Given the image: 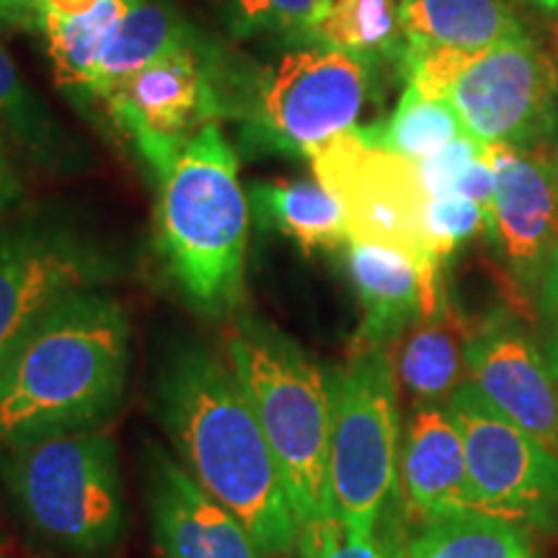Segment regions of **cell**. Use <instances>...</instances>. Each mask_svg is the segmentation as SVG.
<instances>
[{"mask_svg": "<svg viewBox=\"0 0 558 558\" xmlns=\"http://www.w3.org/2000/svg\"><path fill=\"white\" fill-rule=\"evenodd\" d=\"M347 271L362 305L354 349H390L424 318L422 279L399 251L349 241Z\"/></svg>", "mask_w": 558, "mask_h": 558, "instance_id": "obj_17", "label": "cell"}, {"mask_svg": "<svg viewBox=\"0 0 558 558\" xmlns=\"http://www.w3.org/2000/svg\"><path fill=\"white\" fill-rule=\"evenodd\" d=\"M409 558H535L525 525L481 512L456 509L422 522L407 543Z\"/></svg>", "mask_w": 558, "mask_h": 558, "instance_id": "obj_22", "label": "cell"}, {"mask_svg": "<svg viewBox=\"0 0 558 558\" xmlns=\"http://www.w3.org/2000/svg\"><path fill=\"white\" fill-rule=\"evenodd\" d=\"M39 21L34 0H0V29H39Z\"/></svg>", "mask_w": 558, "mask_h": 558, "instance_id": "obj_34", "label": "cell"}, {"mask_svg": "<svg viewBox=\"0 0 558 558\" xmlns=\"http://www.w3.org/2000/svg\"><path fill=\"white\" fill-rule=\"evenodd\" d=\"M331 0H226V24L233 37H288L308 45L313 26Z\"/></svg>", "mask_w": 558, "mask_h": 558, "instance_id": "obj_26", "label": "cell"}, {"mask_svg": "<svg viewBox=\"0 0 558 558\" xmlns=\"http://www.w3.org/2000/svg\"><path fill=\"white\" fill-rule=\"evenodd\" d=\"M99 0H41L39 3V13H54V16H81L94 9Z\"/></svg>", "mask_w": 558, "mask_h": 558, "instance_id": "obj_35", "label": "cell"}, {"mask_svg": "<svg viewBox=\"0 0 558 558\" xmlns=\"http://www.w3.org/2000/svg\"><path fill=\"white\" fill-rule=\"evenodd\" d=\"M222 120L241 122L264 150L311 156L357 128L373 96V60L320 45H298L269 65L215 54Z\"/></svg>", "mask_w": 558, "mask_h": 558, "instance_id": "obj_5", "label": "cell"}, {"mask_svg": "<svg viewBox=\"0 0 558 558\" xmlns=\"http://www.w3.org/2000/svg\"><path fill=\"white\" fill-rule=\"evenodd\" d=\"M476 52L456 50V47L407 45L401 52L403 81L427 99H448L452 86Z\"/></svg>", "mask_w": 558, "mask_h": 558, "instance_id": "obj_28", "label": "cell"}, {"mask_svg": "<svg viewBox=\"0 0 558 558\" xmlns=\"http://www.w3.org/2000/svg\"><path fill=\"white\" fill-rule=\"evenodd\" d=\"M478 233H488V215L476 202L460 197V194L429 197L427 235L439 262H448L452 251L463 246L465 241L476 239Z\"/></svg>", "mask_w": 558, "mask_h": 558, "instance_id": "obj_29", "label": "cell"}, {"mask_svg": "<svg viewBox=\"0 0 558 558\" xmlns=\"http://www.w3.org/2000/svg\"><path fill=\"white\" fill-rule=\"evenodd\" d=\"M0 558H5V556H3V546H0Z\"/></svg>", "mask_w": 558, "mask_h": 558, "instance_id": "obj_39", "label": "cell"}, {"mask_svg": "<svg viewBox=\"0 0 558 558\" xmlns=\"http://www.w3.org/2000/svg\"><path fill=\"white\" fill-rule=\"evenodd\" d=\"M308 158L316 179L339 202L349 241L393 248L414 262L424 316H432L448 292L442 284L445 264L429 246V194L418 166L369 143L362 128L341 132Z\"/></svg>", "mask_w": 558, "mask_h": 558, "instance_id": "obj_8", "label": "cell"}, {"mask_svg": "<svg viewBox=\"0 0 558 558\" xmlns=\"http://www.w3.org/2000/svg\"><path fill=\"white\" fill-rule=\"evenodd\" d=\"M13 194H16V181H13L9 160H5L3 148H0V209L9 205Z\"/></svg>", "mask_w": 558, "mask_h": 558, "instance_id": "obj_36", "label": "cell"}, {"mask_svg": "<svg viewBox=\"0 0 558 558\" xmlns=\"http://www.w3.org/2000/svg\"><path fill=\"white\" fill-rule=\"evenodd\" d=\"M399 21L407 45L465 52L488 50L525 34L509 0H399Z\"/></svg>", "mask_w": 558, "mask_h": 558, "instance_id": "obj_19", "label": "cell"}, {"mask_svg": "<svg viewBox=\"0 0 558 558\" xmlns=\"http://www.w3.org/2000/svg\"><path fill=\"white\" fill-rule=\"evenodd\" d=\"M47 130L41 111L32 90L21 78L16 62L0 47V140H21L24 145H34Z\"/></svg>", "mask_w": 558, "mask_h": 558, "instance_id": "obj_30", "label": "cell"}, {"mask_svg": "<svg viewBox=\"0 0 558 558\" xmlns=\"http://www.w3.org/2000/svg\"><path fill=\"white\" fill-rule=\"evenodd\" d=\"M484 158L497 173L488 235L507 267L514 316L538 320L543 275L558 251V173L543 150L484 145Z\"/></svg>", "mask_w": 558, "mask_h": 558, "instance_id": "obj_12", "label": "cell"}, {"mask_svg": "<svg viewBox=\"0 0 558 558\" xmlns=\"http://www.w3.org/2000/svg\"><path fill=\"white\" fill-rule=\"evenodd\" d=\"M153 535L163 558H264L251 530L163 448L145 458Z\"/></svg>", "mask_w": 558, "mask_h": 558, "instance_id": "obj_15", "label": "cell"}, {"mask_svg": "<svg viewBox=\"0 0 558 558\" xmlns=\"http://www.w3.org/2000/svg\"><path fill=\"white\" fill-rule=\"evenodd\" d=\"M399 478L409 514L416 520L473 509L463 435L445 403L414 409L403 437Z\"/></svg>", "mask_w": 558, "mask_h": 558, "instance_id": "obj_16", "label": "cell"}, {"mask_svg": "<svg viewBox=\"0 0 558 558\" xmlns=\"http://www.w3.org/2000/svg\"><path fill=\"white\" fill-rule=\"evenodd\" d=\"M556 143H558V130H556ZM554 166H556V173H558V145H556V153H554Z\"/></svg>", "mask_w": 558, "mask_h": 558, "instance_id": "obj_38", "label": "cell"}, {"mask_svg": "<svg viewBox=\"0 0 558 558\" xmlns=\"http://www.w3.org/2000/svg\"><path fill=\"white\" fill-rule=\"evenodd\" d=\"M158 414L181 465L251 530L267 556H288L300 525L259 418L226 360L179 347L160 369Z\"/></svg>", "mask_w": 558, "mask_h": 558, "instance_id": "obj_1", "label": "cell"}, {"mask_svg": "<svg viewBox=\"0 0 558 558\" xmlns=\"http://www.w3.org/2000/svg\"><path fill=\"white\" fill-rule=\"evenodd\" d=\"M362 132L369 143L414 160V163L435 156L437 150L456 143L458 137L469 135L463 120L448 99H427L409 86L386 124Z\"/></svg>", "mask_w": 558, "mask_h": 558, "instance_id": "obj_25", "label": "cell"}, {"mask_svg": "<svg viewBox=\"0 0 558 558\" xmlns=\"http://www.w3.org/2000/svg\"><path fill=\"white\" fill-rule=\"evenodd\" d=\"M448 101L478 143L543 150L558 130V68L520 34L473 54Z\"/></svg>", "mask_w": 558, "mask_h": 558, "instance_id": "obj_10", "label": "cell"}, {"mask_svg": "<svg viewBox=\"0 0 558 558\" xmlns=\"http://www.w3.org/2000/svg\"><path fill=\"white\" fill-rule=\"evenodd\" d=\"M226 362L275 452L300 530L333 518L326 369L295 339L256 316H235L228 326Z\"/></svg>", "mask_w": 558, "mask_h": 558, "instance_id": "obj_4", "label": "cell"}, {"mask_svg": "<svg viewBox=\"0 0 558 558\" xmlns=\"http://www.w3.org/2000/svg\"><path fill=\"white\" fill-rule=\"evenodd\" d=\"M215 54L218 47L202 39L143 68L104 99L156 177L169 169L194 132L222 120Z\"/></svg>", "mask_w": 558, "mask_h": 558, "instance_id": "obj_11", "label": "cell"}, {"mask_svg": "<svg viewBox=\"0 0 558 558\" xmlns=\"http://www.w3.org/2000/svg\"><path fill=\"white\" fill-rule=\"evenodd\" d=\"M140 0H99L81 16L41 13L39 29L47 39L54 78L70 90H94L96 75L109 41Z\"/></svg>", "mask_w": 558, "mask_h": 558, "instance_id": "obj_23", "label": "cell"}, {"mask_svg": "<svg viewBox=\"0 0 558 558\" xmlns=\"http://www.w3.org/2000/svg\"><path fill=\"white\" fill-rule=\"evenodd\" d=\"M130 320L104 292L60 300L0 367V448L54 432L101 429L120 409Z\"/></svg>", "mask_w": 558, "mask_h": 558, "instance_id": "obj_2", "label": "cell"}, {"mask_svg": "<svg viewBox=\"0 0 558 558\" xmlns=\"http://www.w3.org/2000/svg\"><path fill=\"white\" fill-rule=\"evenodd\" d=\"M158 184V248L173 282L199 313L228 316L246 284L251 202L220 124L194 132Z\"/></svg>", "mask_w": 558, "mask_h": 558, "instance_id": "obj_3", "label": "cell"}, {"mask_svg": "<svg viewBox=\"0 0 558 558\" xmlns=\"http://www.w3.org/2000/svg\"><path fill=\"white\" fill-rule=\"evenodd\" d=\"M199 34L181 19V13L166 0H140L130 9L128 16L117 29L114 39L104 52L99 75H96L90 96L107 99V96L124 81L153 65L160 58L186 50L197 45Z\"/></svg>", "mask_w": 558, "mask_h": 558, "instance_id": "obj_20", "label": "cell"}, {"mask_svg": "<svg viewBox=\"0 0 558 558\" xmlns=\"http://www.w3.org/2000/svg\"><path fill=\"white\" fill-rule=\"evenodd\" d=\"M481 153H484V143H478V140L471 135H463L458 137L456 143L437 150L435 156L418 160V173H422V181L424 186H427L429 197L452 194L460 173L469 169L473 160L481 158Z\"/></svg>", "mask_w": 558, "mask_h": 558, "instance_id": "obj_31", "label": "cell"}, {"mask_svg": "<svg viewBox=\"0 0 558 558\" xmlns=\"http://www.w3.org/2000/svg\"><path fill=\"white\" fill-rule=\"evenodd\" d=\"M535 3H541V5H543V9L558 11V0H535Z\"/></svg>", "mask_w": 558, "mask_h": 558, "instance_id": "obj_37", "label": "cell"}, {"mask_svg": "<svg viewBox=\"0 0 558 558\" xmlns=\"http://www.w3.org/2000/svg\"><path fill=\"white\" fill-rule=\"evenodd\" d=\"M96 251L58 230H21L0 239V367L60 300L107 275Z\"/></svg>", "mask_w": 558, "mask_h": 558, "instance_id": "obj_14", "label": "cell"}, {"mask_svg": "<svg viewBox=\"0 0 558 558\" xmlns=\"http://www.w3.org/2000/svg\"><path fill=\"white\" fill-rule=\"evenodd\" d=\"M494 186H497V173H494L492 163H488V160L484 158V153H481V158L473 160L469 169L460 173L452 194H460V197L476 202L481 209H486L488 222H492Z\"/></svg>", "mask_w": 558, "mask_h": 558, "instance_id": "obj_33", "label": "cell"}, {"mask_svg": "<svg viewBox=\"0 0 558 558\" xmlns=\"http://www.w3.org/2000/svg\"><path fill=\"white\" fill-rule=\"evenodd\" d=\"M248 202L264 222L303 251H331L349 243L339 202L318 179L259 181L251 186Z\"/></svg>", "mask_w": 558, "mask_h": 558, "instance_id": "obj_21", "label": "cell"}, {"mask_svg": "<svg viewBox=\"0 0 558 558\" xmlns=\"http://www.w3.org/2000/svg\"><path fill=\"white\" fill-rule=\"evenodd\" d=\"M34 3H37V5H39V3H41V0H34Z\"/></svg>", "mask_w": 558, "mask_h": 558, "instance_id": "obj_40", "label": "cell"}, {"mask_svg": "<svg viewBox=\"0 0 558 558\" xmlns=\"http://www.w3.org/2000/svg\"><path fill=\"white\" fill-rule=\"evenodd\" d=\"M448 411L463 435L473 509L535 530H558V456L463 380Z\"/></svg>", "mask_w": 558, "mask_h": 558, "instance_id": "obj_9", "label": "cell"}, {"mask_svg": "<svg viewBox=\"0 0 558 558\" xmlns=\"http://www.w3.org/2000/svg\"><path fill=\"white\" fill-rule=\"evenodd\" d=\"M298 546L303 558H409L403 530L390 507L375 533L349 535L337 518H329L300 530Z\"/></svg>", "mask_w": 558, "mask_h": 558, "instance_id": "obj_27", "label": "cell"}, {"mask_svg": "<svg viewBox=\"0 0 558 558\" xmlns=\"http://www.w3.org/2000/svg\"><path fill=\"white\" fill-rule=\"evenodd\" d=\"M326 375L331 512L349 535H369L399 497L401 416L390 349H352Z\"/></svg>", "mask_w": 558, "mask_h": 558, "instance_id": "obj_7", "label": "cell"}, {"mask_svg": "<svg viewBox=\"0 0 558 558\" xmlns=\"http://www.w3.org/2000/svg\"><path fill=\"white\" fill-rule=\"evenodd\" d=\"M0 476L26 525L52 546L96 556L120 543V450L104 429L54 432L9 445Z\"/></svg>", "mask_w": 558, "mask_h": 558, "instance_id": "obj_6", "label": "cell"}, {"mask_svg": "<svg viewBox=\"0 0 558 558\" xmlns=\"http://www.w3.org/2000/svg\"><path fill=\"white\" fill-rule=\"evenodd\" d=\"M465 380L488 407L558 456V380L520 316L492 313L471 326Z\"/></svg>", "mask_w": 558, "mask_h": 558, "instance_id": "obj_13", "label": "cell"}, {"mask_svg": "<svg viewBox=\"0 0 558 558\" xmlns=\"http://www.w3.org/2000/svg\"><path fill=\"white\" fill-rule=\"evenodd\" d=\"M308 45L352 52L357 58H401L403 41L399 0H331L313 26Z\"/></svg>", "mask_w": 558, "mask_h": 558, "instance_id": "obj_24", "label": "cell"}, {"mask_svg": "<svg viewBox=\"0 0 558 558\" xmlns=\"http://www.w3.org/2000/svg\"><path fill=\"white\" fill-rule=\"evenodd\" d=\"M538 324L541 349L558 380V251L543 275L538 292Z\"/></svg>", "mask_w": 558, "mask_h": 558, "instance_id": "obj_32", "label": "cell"}, {"mask_svg": "<svg viewBox=\"0 0 558 558\" xmlns=\"http://www.w3.org/2000/svg\"><path fill=\"white\" fill-rule=\"evenodd\" d=\"M471 324L458 318L450 300L432 316H424L390 347L396 380L407 390L414 407L448 403L456 388L465 380V339Z\"/></svg>", "mask_w": 558, "mask_h": 558, "instance_id": "obj_18", "label": "cell"}]
</instances>
